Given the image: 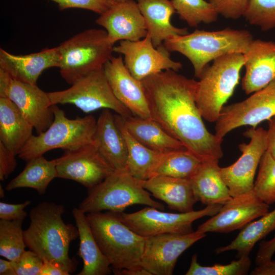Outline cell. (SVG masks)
<instances>
[{"label":"cell","instance_id":"1","mask_svg":"<svg viewBox=\"0 0 275 275\" xmlns=\"http://www.w3.org/2000/svg\"><path fill=\"white\" fill-rule=\"evenodd\" d=\"M150 117L202 161L223 156L222 139L205 127L196 101L197 81L172 70L141 80Z\"/></svg>","mask_w":275,"mask_h":275},{"label":"cell","instance_id":"2","mask_svg":"<svg viewBox=\"0 0 275 275\" xmlns=\"http://www.w3.org/2000/svg\"><path fill=\"white\" fill-rule=\"evenodd\" d=\"M62 204L43 202L30 212V224L23 231L26 248L45 260L57 263L70 273L76 269V261L69 256L70 243L79 236L77 227L66 224Z\"/></svg>","mask_w":275,"mask_h":275},{"label":"cell","instance_id":"3","mask_svg":"<svg viewBox=\"0 0 275 275\" xmlns=\"http://www.w3.org/2000/svg\"><path fill=\"white\" fill-rule=\"evenodd\" d=\"M253 39L252 34L245 30H196L190 34L173 37L163 44L169 51L186 57L193 66L195 76L199 78L211 61L228 53L244 54Z\"/></svg>","mask_w":275,"mask_h":275},{"label":"cell","instance_id":"4","mask_svg":"<svg viewBox=\"0 0 275 275\" xmlns=\"http://www.w3.org/2000/svg\"><path fill=\"white\" fill-rule=\"evenodd\" d=\"M92 233L115 274L123 269L141 266L146 237L129 228L115 212L86 214Z\"/></svg>","mask_w":275,"mask_h":275},{"label":"cell","instance_id":"5","mask_svg":"<svg viewBox=\"0 0 275 275\" xmlns=\"http://www.w3.org/2000/svg\"><path fill=\"white\" fill-rule=\"evenodd\" d=\"M114 47L105 30L88 29L75 35L58 46L61 76L72 85L88 74L102 70L113 57Z\"/></svg>","mask_w":275,"mask_h":275},{"label":"cell","instance_id":"6","mask_svg":"<svg viewBox=\"0 0 275 275\" xmlns=\"http://www.w3.org/2000/svg\"><path fill=\"white\" fill-rule=\"evenodd\" d=\"M241 53H231L220 57L208 65L197 81L196 101L204 119L215 122L222 108L233 95L239 84L244 66Z\"/></svg>","mask_w":275,"mask_h":275},{"label":"cell","instance_id":"7","mask_svg":"<svg viewBox=\"0 0 275 275\" xmlns=\"http://www.w3.org/2000/svg\"><path fill=\"white\" fill-rule=\"evenodd\" d=\"M53 122L44 131L33 135L21 149L18 157L26 161L57 148L65 151L94 143L97 120L90 115L68 118L57 105H52Z\"/></svg>","mask_w":275,"mask_h":275},{"label":"cell","instance_id":"8","mask_svg":"<svg viewBox=\"0 0 275 275\" xmlns=\"http://www.w3.org/2000/svg\"><path fill=\"white\" fill-rule=\"evenodd\" d=\"M151 195L143 187L142 180L126 171H114L101 183L88 188L78 208L86 213L103 210L120 213L130 206L142 204L164 210V205L153 200Z\"/></svg>","mask_w":275,"mask_h":275},{"label":"cell","instance_id":"9","mask_svg":"<svg viewBox=\"0 0 275 275\" xmlns=\"http://www.w3.org/2000/svg\"><path fill=\"white\" fill-rule=\"evenodd\" d=\"M47 93L52 105L71 104L86 113L108 109L124 118L133 115L114 95L103 69L81 78L68 89Z\"/></svg>","mask_w":275,"mask_h":275},{"label":"cell","instance_id":"10","mask_svg":"<svg viewBox=\"0 0 275 275\" xmlns=\"http://www.w3.org/2000/svg\"><path fill=\"white\" fill-rule=\"evenodd\" d=\"M221 204L207 205L198 211L171 213L147 206L135 212H115L121 221L138 234L149 237L172 233L185 234L194 232L193 223L206 216H212L220 210Z\"/></svg>","mask_w":275,"mask_h":275},{"label":"cell","instance_id":"11","mask_svg":"<svg viewBox=\"0 0 275 275\" xmlns=\"http://www.w3.org/2000/svg\"><path fill=\"white\" fill-rule=\"evenodd\" d=\"M275 115V80L241 101L225 105L215 122V135L224 137L234 129L246 125L257 127Z\"/></svg>","mask_w":275,"mask_h":275},{"label":"cell","instance_id":"12","mask_svg":"<svg viewBox=\"0 0 275 275\" xmlns=\"http://www.w3.org/2000/svg\"><path fill=\"white\" fill-rule=\"evenodd\" d=\"M0 97L9 98L19 109L37 133L45 131L54 119L47 92L37 87L12 78L0 69Z\"/></svg>","mask_w":275,"mask_h":275},{"label":"cell","instance_id":"13","mask_svg":"<svg viewBox=\"0 0 275 275\" xmlns=\"http://www.w3.org/2000/svg\"><path fill=\"white\" fill-rule=\"evenodd\" d=\"M243 135L250 141L238 146L241 156L232 164L220 168L221 177L232 197L253 190L257 169L266 151V130L252 127Z\"/></svg>","mask_w":275,"mask_h":275},{"label":"cell","instance_id":"14","mask_svg":"<svg viewBox=\"0 0 275 275\" xmlns=\"http://www.w3.org/2000/svg\"><path fill=\"white\" fill-rule=\"evenodd\" d=\"M114 51L124 56L126 68L140 81L164 70L178 72L182 67L181 63L172 60L163 44L155 47L148 33L137 41H120Z\"/></svg>","mask_w":275,"mask_h":275},{"label":"cell","instance_id":"15","mask_svg":"<svg viewBox=\"0 0 275 275\" xmlns=\"http://www.w3.org/2000/svg\"><path fill=\"white\" fill-rule=\"evenodd\" d=\"M55 160L57 178L75 181L88 188L99 184L115 171L95 144L65 151Z\"/></svg>","mask_w":275,"mask_h":275},{"label":"cell","instance_id":"16","mask_svg":"<svg viewBox=\"0 0 275 275\" xmlns=\"http://www.w3.org/2000/svg\"><path fill=\"white\" fill-rule=\"evenodd\" d=\"M206 236L196 230L185 234L167 233L146 237L141 266L151 275H171L181 254Z\"/></svg>","mask_w":275,"mask_h":275},{"label":"cell","instance_id":"17","mask_svg":"<svg viewBox=\"0 0 275 275\" xmlns=\"http://www.w3.org/2000/svg\"><path fill=\"white\" fill-rule=\"evenodd\" d=\"M267 204L254 190L232 198L220 210L198 226L197 231L206 233H227L242 229L248 224L269 211Z\"/></svg>","mask_w":275,"mask_h":275},{"label":"cell","instance_id":"18","mask_svg":"<svg viewBox=\"0 0 275 275\" xmlns=\"http://www.w3.org/2000/svg\"><path fill=\"white\" fill-rule=\"evenodd\" d=\"M103 72L117 99L133 116L150 117L147 99L141 81L135 78L125 66L122 56L112 57Z\"/></svg>","mask_w":275,"mask_h":275},{"label":"cell","instance_id":"19","mask_svg":"<svg viewBox=\"0 0 275 275\" xmlns=\"http://www.w3.org/2000/svg\"><path fill=\"white\" fill-rule=\"evenodd\" d=\"M96 23L105 29L114 44L118 41H137L148 34L145 19L134 0L113 2Z\"/></svg>","mask_w":275,"mask_h":275},{"label":"cell","instance_id":"20","mask_svg":"<svg viewBox=\"0 0 275 275\" xmlns=\"http://www.w3.org/2000/svg\"><path fill=\"white\" fill-rule=\"evenodd\" d=\"M244 57L242 90L253 93L275 80V41L253 39Z\"/></svg>","mask_w":275,"mask_h":275},{"label":"cell","instance_id":"21","mask_svg":"<svg viewBox=\"0 0 275 275\" xmlns=\"http://www.w3.org/2000/svg\"><path fill=\"white\" fill-rule=\"evenodd\" d=\"M60 62L58 46L25 55L13 54L0 49V69L14 79L32 85H36L44 70L59 68Z\"/></svg>","mask_w":275,"mask_h":275},{"label":"cell","instance_id":"22","mask_svg":"<svg viewBox=\"0 0 275 275\" xmlns=\"http://www.w3.org/2000/svg\"><path fill=\"white\" fill-rule=\"evenodd\" d=\"M94 143L99 152L115 171H126V143L110 109H103L97 120Z\"/></svg>","mask_w":275,"mask_h":275},{"label":"cell","instance_id":"23","mask_svg":"<svg viewBox=\"0 0 275 275\" xmlns=\"http://www.w3.org/2000/svg\"><path fill=\"white\" fill-rule=\"evenodd\" d=\"M136 2L155 47L173 37L188 33L187 28H177L172 24L171 17L176 12L171 1L136 0Z\"/></svg>","mask_w":275,"mask_h":275},{"label":"cell","instance_id":"24","mask_svg":"<svg viewBox=\"0 0 275 275\" xmlns=\"http://www.w3.org/2000/svg\"><path fill=\"white\" fill-rule=\"evenodd\" d=\"M142 184L153 197L166 203L170 209L179 212L194 210L197 201L190 179L157 175L142 181Z\"/></svg>","mask_w":275,"mask_h":275},{"label":"cell","instance_id":"25","mask_svg":"<svg viewBox=\"0 0 275 275\" xmlns=\"http://www.w3.org/2000/svg\"><path fill=\"white\" fill-rule=\"evenodd\" d=\"M219 160L202 161L196 173L190 179L197 202L207 205H224L232 197L223 180Z\"/></svg>","mask_w":275,"mask_h":275},{"label":"cell","instance_id":"26","mask_svg":"<svg viewBox=\"0 0 275 275\" xmlns=\"http://www.w3.org/2000/svg\"><path fill=\"white\" fill-rule=\"evenodd\" d=\"M33 128L11 100L0 97V142L18 155L33 135Z\"/></svg>","mask_w":275,"mask_h":275},{"label":"cell","instance_id":"27","mask_svg":"<svg viewBox=\"0 0 275 275\" xmlns=\"http://www.w3.org/2000/svg\"><path fill=\"white\" fill-rule=\"evenodd\" d=\"M72 214L77 228L79 245L78 254L83 261V267L78 275H106L111 272V264L103 255L92 233L86 213L78 207Z\"/></svg>","mask_w":275,"mask_h":275},{"label":"cell","instance_id":"28","mask_svg":"<svg viewBox=\"0 0 275 275\" xmlns=\"http://www.w3.org/2000/svg\"><path fill=\"white\" fill-rule=\"evenodd\" d=\"M123 121L130 134L151 150L167 153L186 149L180 142L169 135L151 117L142 118L132 115L123 117Z\"/></svg>","mask_w":275,"mask_h":275},{"label":"cell","instance_id":"29","mask_svg":"<svg viewBox=\"0 0 275 275\" xmlns=\"http://www.w3.org/2000/svg\"><path fill=\"white\" fill-rule=\"evenodd\" d=\"M116 123L125 140L128 155L126 172L135 178L144 181L152 177L162 155L160 152L151 150L134 139L125 128L123 117L115 114Z\"/></svg>","mask_w":275,"mask_h":275},{"label":"cell","instance_id":"30","mask_svg":"<svg viewBox=\"0 0 275 275\" xmlns=\"http://www.w3.org/2000/svg\"><path fill=\"white\" fill-rule=\"evenodd\" d=\"M57 176L55 159L48 160L43 155L40 156L29 160L23 170L6 185V189L31 188L42 195Z\"/></svg>","mask_w":275,"mask_h":275},{"label":"cell","instance_id":"31","mask_svg":"<svg viewBox=\"0 0 275 275\" xmlns=\"http://www.w3.org/2000/svg\"><path fill=\"white\" fill-rule=\"evenodd\" d=\"M274 230L275 209L248 224L230 243L215 249V252L218 254L235 250L238 258L249 255L255 244Z\"/></svg>","mask_w":275,"mask_h":275},{"label":"cell","instance_id":"32","mask_svg":"<svg viewBox=\"0 0 275 275\" xmlns=\"http://www.w3.org/2000/svg\"><path fill=\"white\" fill-rule=\"evenodd\" d=\"M202 162L186 149L168 152L161 157L152 177L160 175L190 179Z\"/></svg>","mask_w":275,"mask_h":275},{"label":"cell","instance_id":"33","mask_svg":"<svg viewBox=\"0 0 275 275\" xmlns=\"http://www.w3.org/2000/svg\"><path fill=\"white\" fill-rule=\"evenodd\" d=\"M22 220H0V255L10 261L18 258L26 248Z\"/></svg>","mask_w":275,"mask_h":275},{"label":"cell","instance_id":"34","mask_svg":"<svg viewBox=\"0 0 275 275\" xmlns=\"http://www.w3.org/2000/svg\"><path fill=\"white\" fill-rule=\"evenodd\" d=\"M180 19L190 27L201 23L216 21L218 14L209 2L205 0H171Z\"/></svg>","mask_w":275,"mask_h":275},{"label":"cell","instance_id":"35","mask_svg":"<svg viewBox=\"0 0 275 275\" xmlns=\"http://www.w3.org/2000/svg\"><path fill=\"white\" fill-rule=\"evenodd\" d=\"M253 190L268 205L275 203V158L266 151L260 160Z\"/></svg>","mask_w":275,"mask_h":275},{"label":"cell","instance_id":"36","mask_svg":"<svg viewBox=\"0 0 275 275\" xmlns=\"http://www.w3.org/2000/svg\"><path fill=\"white\" fill-rule=\"evenodd\" d=\"M251 265L249 255L242 256L237 260L227 264H214L211 266H202L194 254L191 259L186 275H245L248 274Z\"/></svg>","mask_w":275,"mask_h":275},{"label":"cell","instance_id":"37","mask_svg":"<svg viewBox=\"0 0 275 275\" xmlns=\"http://www.w3.org/2000/svg\"><path fill=\"white\" fill-rule=\"evenodd\" d=\"M243 17L263 31L275 28V0H250Z\"/></svg>","mask_w":275,"mask_h":275},{"label":"cell","instance_id":"38","mask_svg":"<svg viewBox=\"0 0 275 275\" xmlns=\"http://www.w3.org/2000/svg\"><path fill=\"white\" fill-rule=\"evenodd\" d=\"M11 262L15 275H40L43 264L42 259L30 250Z\"/></svg>","mask_w":275,"mask_h":275},{"label":"cell","instance_id":"39","mask_svg":"<svg viewBox=\"0 0 275 275\" xmlns=\"http://www.w3.org/2000/svg\"><path fill=\"white\" fill-rule=\"evenodd\" d=\"M250 0H209L218 15L226 18L237 19L243 17Z\"/></svg>","mask_w":275,"mask_h":275},{"label":"cell","instance_id":"40","mask_svg":"<svg viewBox=\"0 0 275 275\" xmlns=\"http://www.w3.org/2000/svg\"><path fill=\"white\" fill-rule=\"evenodd\" d=\"M56 3L60 10L68 8H81L89 10L100 15L112 6L111 0H51Z\"/></svg>","mask_w":275,"mask_h":275},{"label":"cell","instance_id":"41","mask_svg":"<svg viewBox=\"0 0 275 275\" xmlns=\"http://www.w3.org/2000/svg\"><path fill=\"white\" fill-rule=\"evenodd\" d=\"M31 201H25L20 204H9L0 202V218L7 221L23 220L27 216L24 208L30 205Z\"/></svg>","mask_w":275,"mask_h":275},{"label":"cell","instance_id":"42","mask_svg":"<svg viewBox=\"0 0 275 275\" xmlns=\"http://www.w3.org/2000/svg\"><path fill=\"white\" fill-rule=\"evenodd\" d=\"M16 154L0 142V180L3 181L14 172L16 166Z\"/></svg>","mask_w":275,"mask_h":275},{"label":"cell","instance_id":"43","mask_svg":"<svg viewBox=\"0 0 275 275\" xmlns=\"http://www.w3.org/2000/svg\"><path fill=\"white\" fill-rule=\"evenodd\" d=\"M274 253L275 236L269 240L261 241L256 256V265H260L271 260Z\"/></svg>","mask_w":275,"mask_h":275},{"label":"cell","instance_id":"44","mask_svg":"<svg viewBox=\"0 0 275 275\" xmlns=\"http://www.w3.org/2000/svg\"><path fill=\"white\" fill-rule=\"evenodd\" d=\"M266 130V151L275 158V115L268 120Z\"/></svg>","mask_w":275,"mask_h":275},{"label":"cell","instance_id":"45","mask_svg":"<svg viewBox=\"0 0 275 275\" xmlns=\"http://www.w3.org/2000/svg\"><path fill=\"white\" fill-rule=\"evenodd\" d=\"M40 275H69L70 272L60 265L44 260Z\"/></svg>","mask_w":275,"mask_h":275},{"label":"cell","instance_id":"46","mask_svg":"<svg viewBox=\"0 0 275 275\" xmlns=\"http://www.w3.org/2000/svg\"><path fill=\"white\" fill-rule=\"evenodd\" d=\"M252 275H275V260L272 259L257 266L251 272Z\"/></svg>","mask_w":275,"mask_h":275},{"label":"cell","instance_id":"47","mask_svg":"<svg viewBox=\"0 0 275 275\" xmlns=\"http://www.w3.org/2000/svg\"><path fill=\"white\" fill-rule=\"evenodd\" d=\"M117 275H151L150 273L142 266L120 270Z\"/></svg>","mask_w":275,"mask_h":275},{"label":"cell","instance_id":"48","mask_svg":"<svg viewBox=\"0 0 275 275\" xmlns=\"http://www.w3.org/2000/svg\"><path fill=\"white\" fill-rule=\"evenodd\" d=\"M0 274L15 275L11 261L0 259Z\"/></svg>","mask_w":275,"mask_h":275},{"label":"cell","instance_id":"49","mask_svg":"<svg viewBox=\"0 0 275 275\" xmlns=\"http://www.w3.org/2000/svg\"><path fill=\"white\" fill-rule=\"evenodd\" d=\"M4 195H5L4 190L3 188L2 187V185H0V196H1V198L4 197Z\"/></svg>","mask_w":275,"mask_h":275},{"label":"cell","instance_id":"50","mask_svg":"<svg viewBox=\"0 0 275 275\" xmlns=\"http://www.w3.org/2000/svg\"><path fill=\"white\" fill-rule=\"evenodd\" d=\"M113 2H124L125 0H111Z\"/></svg>","mask_w":275,"mask_h":275}]
</instances>
